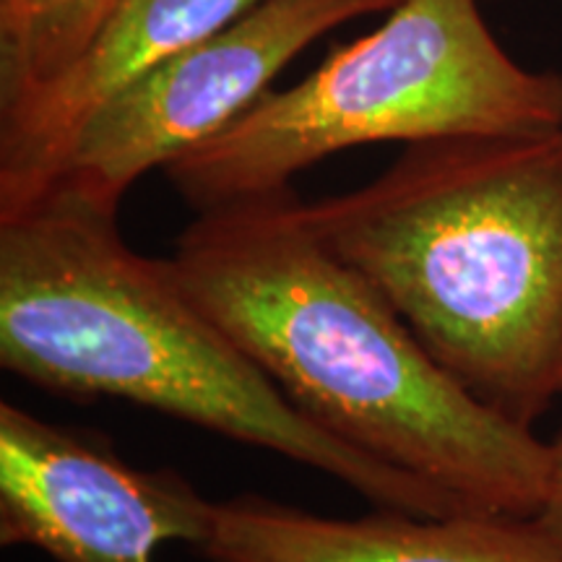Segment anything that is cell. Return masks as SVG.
Masks as SVG:
<instances>
[{
  "mask_svg": "<svg viewBox=\"0 0 562 562\" xmlns=\"http://www.w3.org/2000/svg\"><path fill=\"white\" fill-rule=\"evenodd\" d=\"M258 0H117L70 66L0 110V214L50 191L83 123L159 63L243 16Z\"/></svg>",
  "mask_w": 562,
  "mask_h": 562,
  "instance_id": "7",
  "label": "cell"
},
{
  "mask_svg": "<svg viewBox=\"0 0 562 562\" xmlns=\"http://www.w3.org/2000/svg\"><path fill=\"white\" fill-rule=\"evenodd\" d=\"M396 3L402 0H258L104 102L74 138L50 188L121 209L133 182L235 123L307 47Z\"/></svg>",
  "mask_w": 562,
  "mask_h": 562,
  "instance_id": "5",
  "label": "cell"
},
{
  "mask_svg": "<svg viewBox=\"0 0 562 562\" xmlns=\"http://www.w3.org/2000/svg\"><path fill=\"white\" fill-rule=\"evenodd\" d=\"M214 503L175 469H136L100 435L0 404V542L55 562H154L167 542L195 552Z\"/></svg>",
  "mask_w": 562,
  "mask_h": 562,
  "instance_id": "6",
  "label": "cell"
},
{
  "mask_svg": "<svg viewBox=\"0 0 562 562\" xmlns=\"http://www.w3.org/2000/svg\"><path fill=\"white\" fill-rule=\"evenodd\" d=\"M307 214L476 402L533 430L562 398V125L409 144Z\"/></svg>",
  "mask_w": 562,
  "mask_h": 562,
  "instance_id": "3",
  "label": "cell"
},
{
  "mask_svg": "<svg viewBox=\"0 0 562 562\" xmlns=\"http://www.w3.org/2000/svg\"><path fill=\"white\" fill-rule=\"evenodd\" d=\"M117 211L66 188L0 214V364L68 398H117L318 469L381 510L467 513L347 446L180 290L167 258L123 240Z\"/></svg>",
  "mask_w": 562,
  "mask_h": 562,
  "instance_id": "2",
  "label": "cell"
},
{
  "mask_svg": "<svg viewBox=\"0 0 562 562\" xmlns=\"http://www.w3.org/2000/svg\"><path fill=\"white\" fill-rule=\"evenodd\" d=\"M167 266L321 430L469 510L537 516L550 442L456 383L292 186L195 211Z\"/></svg>",
  "mask_w": 562,
  "mask_h": 562,
  "instance_id": "1",
  "label": "cell"
},
{
  "mask_svg": "<svg viewBox=\"0 0 562 562\" xmlns=\"http://www.w3.org/2000/svg\"><path fill=\"white\" fill-rule=\"evenodd\" d=\"M482 0H402L313 74L271 89L214 138L172 159L167 180L195 211L292 186L339 151L562 125V74L518 63Z\"/></svg>",
  "mask_w": 562,
  "mask_h": 562,
  "instance_id": "4",
  "label": "cell"
},
{
  "mask_svg": "<svg viewBox=\"0 0 562 562\" xmlns=\"http://www.w3.org/2000/svg\"><path fill=\"white\" fill-rule=\"evenodd\" d=\"M117 0H0V110L60 76Z\"/></svg>",
  "mask_w": 562,
  "mask_h": 562,
  "instance_id": "9",
  "label": "cell"
},
{
  "mask_svg": "<svg viewBox=\"0 0 562 562\" xmlns=\"http://www.w3.org/2000/svg\"><path fill=\"white\" fill-rule=\"evenodd\" d=\"M539 524L562 544V427L550 440V469H547V487L542 505L537 510Z\"/></svg>",
  "mask_w": 562,
  "mask_h": 562,
  "instance_id": "10",
  "label": "cell"
},
{
  "mask_svg": "<svg viewBox=\"0 0 562 562\" xmlns=\"http://www.w3.org/2000/svg\"><path fill=\"white\" fill-rule=\"evenodd\" d=\"M199 552L209 562H562V544L533 516L378 508L328 518L261 495L214 503Z\"/></svg>",
  "mask_w": 562,
  "mask_h": 562,
  "instance_id": "8",
  "label": "cell"
}]
</instances>
